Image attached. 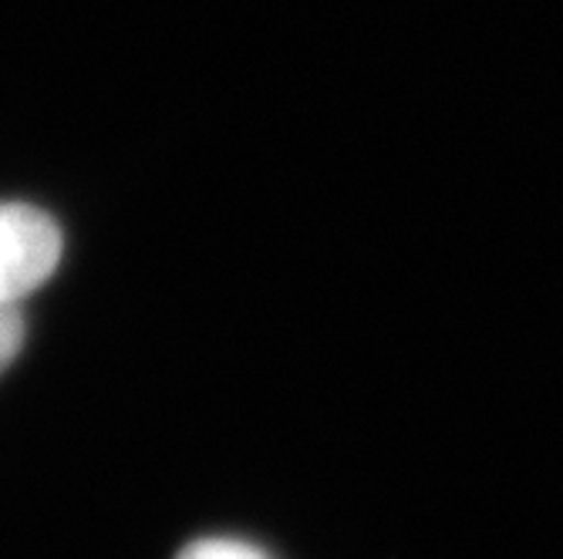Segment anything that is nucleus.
Returning a JSON list of instances; mask_svg holds the SVG:
<instances>
[{
  "label": "nucleus",
  "mask_w": 563,
  "mask_h": 559,
  "mask_svg": "<svg viewBox=\"0 0 563 559\" xmlns=\"http://www.w3.org/2000/svg\"><path fill=\"white\" fill-rule=\"evenodd\" d=\"M176 559H271V556L261 546L243 543V539L210 536V539H196V543L183 546Z\"/></svg>",
  "instance_id": "nucleus-2"
},
{
  "label": "nucleus",
  "mask_w": 563,
  "mask_h": 559,
  "mask_svg": "<svg viewBox=\"0 0 563 559\" xmlns=\"http://www.w3.org/2000/svg\"><path fill=\"white\" fill-rule=\"evenodd\" d=\"M24 344V317L18 303H0V371H4Z\"/></svg>",
  "instance_id": "nucleus-3"
},
{
  "label": "nucleus",
  "mask_w": 563,
  "mask_h": 559,
  "mask_svg": "<svg viewBox=\"0 0 563 559\" xmlns=\"http://www.w3.org/2000/svg\"><path fill=\"white\" fill-rule=\"evenodd\" d=\"M62 226L27 202H0V303H21L62 264Z\"/></svg>",
  "instance_id": "nucleus-1"
}]
</instances>
